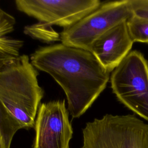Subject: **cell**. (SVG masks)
I'll return each mask as SVG.
<instances>
[{
  "label": "cell",
  "mask_w": 148,
  "mask_h": 148,
  "mask_svg": "<svg viewBox=\"0 0 148 148\" xmlns=\"http://www.w3.org/2000/svg\"><path fill=\"white\" fill-rule=\"evenodd\" d=\"M30 60L36 69L49 74L61 86L73 118L88 110L109 79L110 72L91 51L61 43L39 47Z\"/></svg>",
  "instance_id": "obj_1"
},
{
  "label": "cell",
  "mask_w": 148,
  "mask_h": 148,
  "mask_svg": "<svg viewBox=\"0 0 148 148\" xmlns=\"http://www.w3.org/2000/svg\"><path fill=\"white\" fill-rule=\"evenodd\" d=\"M27 55H20L0 69V101L23 128H34L44 90Z\"/></svg>",
  "instance_id": "obj_2"
},
{
  "label": "cell",
  "mask_w": 148,
  "mask_h": 148,
  "mask_svg": "<svg viewBox=\"0 0 148 148\" xmlns=\"http://www.w3.org/2000/svg\"><path fill=\"white\" fill-rule=\"evenodd\" d=\"M81 148H144L148 124L134 115L106 114L86 123Z\"/></svg>",
  "instance_id": "obj_3"
},
{
  "label": "cell",
  "mask_w": 148,
  "mask_h": 148,
  "mask_svg": "<svg viewBox=\"0 0 148 148\" xmlns=\"http://www.w3.org/2000/svg\"><path fill=\"white\" fill-rule=\"evenodd\" d=\"M110 83L118 100L148 121V62L143 55L130 51L112 71Z\"/></svg>",
  "instance_id": "obj_4"
},
{
  "label": "cell",
  "mask_w": 148,
  "mask_h": 148,
  "mask_svg": "<svg viewBox=\"0 0 148 148\" xmlns=\"http://www.w3.org/2000/svg\"><path fill=\"white\" fill-rule=\"evenodd\" d=\"M132 16L130 0L102 2L76 24L64 29L60 34V40L65 45L90 51L101 35Z\"/></svg>",
  "instance_id": "obj_5"
},
{
  "label": "cell",
  "mask_w": 148,
  "mask_h": 148,
  "mask_svg": "<svg viewBox=\"0 0 148 148\" xmlns=\"http://www.w3.org/2000/svg\"><path fill=\"white\" fill-rule=\"evenodd\" d=\"M17 9L50 26L70 27L97 9L99 0H16Z\"/></svg>",
  "instance_id": "obj_6"
},
{
  "label": "cell",
  "mask_w": 148,
  "mask_h": 148,
  "mask_svg": "<svg viewBox=\"0 0 148 148\" xmlns=\"http://www.w3.org/2000/svg\"><path fill=\"white\" fill-rule=\"evenodd\" d=\"M69 114L64 99L40 104L32 148H69L73 132Z\"/></svg>",
  "instance_id": "obj_7"
},
{
  "label": "cell",
  "mask_w": 148,
  "mask_h": 148,
  "mask_svg": "<svg viewBox=\"0 0 148 148\" xmlns=\"http://www.w3.org/2000/svg\"><path fill=\"white\" fill-rule=\"evenodd\" d=\"M133 43L127 21H124L101 35L92 44L90 51L110 72L130 52Z\"/></svg>",
  "instance_id": "obj_8"
},
{
  "label": "cell",
  "mask_w": 148,
  "mask_h": 148,
  "mask_svg": "<svg viewBox=\"0 0 148 148\" xmlns=\"http://www.w3.org/2000/svg\"><path fill=\"white\" fill-rule=\"evenodd\" d=\"M16 20L0 8V69L8 62L18 57L23 42L6 35L14 28Z\"/></svg>",
  "instance_id": "obj_9"
},
{
  "label": "cell",
  "mask_w": 148,
  "mask_h": 148,
  "mask_svg": "<svg viewBox=\"0 0 148 148\" xmlns=\"http://www.w3.org/2000/svg\"><path fill=\"white\" fill-rule=\"evenodd\" d=\"M23 128L0 101V148H10L16 133Z\"/></svg>",
  "instance_id": "obj_10"
},
{
  "label": "cell",
  "mask_w": 148,
  "mask_h": 148,
  "mask_svg": "<svg viewBox=\"0 0 148 148\" xmlns=\"http://www.w3.org/2000/svg\"><path fill=\"white\" fill-rule=\"evenodd\" d=\"M127 28L134 42L148 44V20L133 16L127 21Z\"/></svg>",
  "instance_id": "obj_11"
},
{
  "label": "cell",
  "mask_w": 148,
  "mask_h": 148,
  "mask_svg": "<svg viewBox=\"0 0 148 148\" xmlns=\"http://www.w3.org/2000/svg\"><path fill=\"white\" fill-rule=\"evenodd\" d=\"M25 34L34 36L33 38L43 41H54L60 40V36L51 26L39 22L38 24L25 27Z\"/></svg>",
  "instance_id": "obj_12"
},
{
  "label": "cell",
  "mask_w": 148,
  "mask_h": 148,
  "mask_svg": "<svg viewBox=\"0 0 148 148\" xmlns=\"http://www.w3.org/2000/svg\"><path fill=\"white\" fill-rule=\"evenodd\" d=\"M133 16L148 20V0H130Z\"/></svg>",
  "instance_id": "obj_13"
},
{
  "label": "cell",
  "mask_w": 148,
  "mask_h": 148,
  "mask_svg": "<svg viewBox=\"0 0 148 148\" xmlns=\"http://www.w3.org/2000/svg\"><path fill=\"white\" fill-rule=\"evenodd\" d=\"M144 148H148V135L146 138L145 143V147Z\"/></svg>",
  "instance_id": "obj_14"
}]
</instances>
